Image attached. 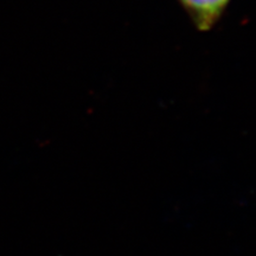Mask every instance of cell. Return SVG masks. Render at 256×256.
Returning <instances> with one entry per match:
<instances>
[{
    "label": "cell",
    "mask_w": 256,
    "mask_h": 256,
    "mask_svg": "<svg viewBox=\"0 0 256 256\" xmlns=\"http://www.w3.org/2000/svg\"><path fill=\"white\" fill-rule=\"evenodd\" d=\"M200 31H209L222 17L230 0H179Z\"/></svg>",
    "instance_id": "cell-1"
}]
</instances>
